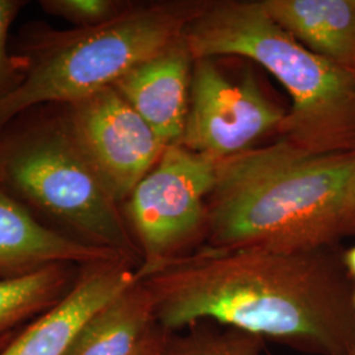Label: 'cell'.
<instances>
[{"instance_id":"16","label":"cell","mask_w":355,"mask_h":355,"mask_svg":"<svg viewBox=\"0 0 355 355\" xmlns=\"http://www.w3.org/2000/svg\"><path fill=\"white\" fill-rule=\"evenodd\" d=\"M40 8L61 17L74 28L101 26L125 12L133 4L121 0H41Z\"/></svg>"},{"instance_id":"7","label":"cell","mask_w":355,"mask_h":355,"mask_svg":"<svg viewBox=\"0 0 355 355\" xmlns=\"http://www.w3.org/2000/svg\"><path fill=\"white\" fill-rule=\"evenodd\" d=\"M58 105L79 152L121 205L167 145L114 86Z\"/></svg>"},{"instance_id":"23","label":"cell","mask_w":355,"mask_h":355,"mask_svg":"<svg viewBox=\"0 0 355 355\" xmlns=\"http://www.w3.org/2000/svg\"><path fill=\"white\" fill-rule=\"evenodd\" d=\"M354 303H355V288H354Z\"/></svg>"},{"instance_id":"19","label":"cell","mask_w":355,"mask_h":355,"mask_svg":"<svg viewBox=\"0 0 355 355\" xmlns=\"http://www.w3.org/2000/svg\"><path fill=\"white\" fill-rule=\"evenodd\" d=\"M343 237H347V236L355 237V171L349 184L345 208H343Z\"/></svg>"},{"instance_id":"10","label":"cell","mask_w":355,"mask_h":355,"mask_svg":"<svg viewBox=\"0 0 355 355\" xmlns=\"http://www.w3.org/2000/svg\"><path fill=\"white\" fill-rule=\"evenodd\" d=\"M192 67L193 58L182 37L114 85L167 146L179 144L184 132Z\"/></svg>"},{"instance_id":"21","label":"cell","mask_w":355,"mask_h":355,"mask_svg":"<svg viewBox=\"0 0 355 355\" xmlns=\"http://www.w3.org/2000/svg\"><path fill=\"white\" fill-rule=\"evenodd\" d=\"M20 330V329H19ZM17 330V331H19ZM17 331H12V333H8V334H6V336H3V337H0V352L8 345V343L12 340L13 337L16 336V333Z\"/></svg>"},{"instance_id":"12","label":"cell","mask_w":355,"mask_h":355,"mask_svg":"<svg viewBox=\"0 0 355 355\" xmlns=\"http://www.w3.org/2000/svg\"><path fill=\"white\" fill-rule=\"evenodd\" d=\"M308 51L355 76V0H261Z\"/></svg>"},{"instance_id":"8","label":"cell","mask_w":355,"mask_h":355,"mask_svg":"<svg viewBox=\"0 0 355 355\" xmlns=\"http://www.w3.org/2000/svg\"><path fill=\"white\" fill-rule=\"evenodd\" d=\"M286 114L267 99L253 76L234 80L212 60H195L179 145L220 162L253 149L268 132H279Z\"/></svg>"},{"instance_id":"9","label":"cell","mask_w":355,"mask_h":355,"mask_svg":"<svg viewBox=\"0 0 355 355\" xmlns=\"http://www.w3.org/2000/svg\"><path fill=\"white\" fill-rule=\"evenodd\" d=\"M137 279V267L125 258L78 267L71 290L19 330L0 355H67L87 320Z\"/></svg>"},{"instance_id":"2","label":"cell","mask_w":355,"mask_h":355,"mask_svg":"<svg viewBox=\"0 0 355 355\" xmlns=\"http://www.w3.org/2000/svg\"><path fill=\"white\" fill-rule=\"evenodd\" d=\"M355 152L312 154L286 141L217 162L205 245L305 250L337 246Z\"/></svg>"},{"instance_id":"4","label":"cell","mask_w":355,"mask_h":355,"mask_svg":"<svg viewBox=\"0 0 355 355\" xmlns=\"http://www.w3.org/2000/svg\"><path fill=\"white\" fill-rule=\"evenodd\" d=\"M207 1L133 3L89 28L23 26L11 51L23 71L20 87L0 103V128L28 110L86 98L114 83L183 37Z\"/></svg>"},{"instance_id":"22","label":"cell","mask_w":355,"mask_h":355,"mask_svg":"<svg viewBox=\"0 0 355 355\" xmlns=\"http://www.w3.org/2000/svg\"><path fill=\"white\" fill-rule=\"evenodd\" d=\"M350 355H355V350H354V352H353V353H352V354H350Z\"/></svg>"},{"instance_id":"15","label":"cell","mask_w":355,"mask_h":355,"mask_svg":"<svg viewBox=\"0 0 355 355\" xmlns=\"http://www.w3.org/2000/svg\"><path fill=\"white\" fill-rule=\"evenodd\" d=\"M265 343L250 333L200 321L171 331L161 355H267Z\"/></svg>"},{"instance_id":"5","label":"cell","mask_w":355,"mask_h":355,"mask_svg":"<svg viewBox=\"0 0 355 355\" xmlns=\"http://www.w3.org/2000/svg\"><path fill=\"white\" fill-rule=\"evenodd\" d=\"M0 187L51 228L140 268L121 205L79 152L58 104L28 110L0 128Z\"/></svg>"},{"instance_id":"3","label":"cell","mask_w":355,"mask_h":355,"mask_svg":"<svg viewBox=\"0 0 355 355\" xmlns=\"http://www.w3.org/2000/svg\"><path fill=\"white\" fill-rule=\"evenodd\" d=\"M195 60L237 55L275 76L291 98L280 140L312 154L355 152V76L308 51L262 1H207L183 33Z\"/></svg>"},{"instance_id":"13","label":"cell","mask_w":355,"mask_h":355,"mask_svg":"<svg viewBox=\"0 0 355 355\" xmlns=\"http://www.w3.org/2000/svg\"><path fill=\"white\" fill-rule=\"evenodd\" d=\"M157 324L152 293L137 279L87 320L67 355L133 354Z\"/></svg>"},{"instance_id":"1","label":"cell","mask_w":355,"mask_h":355,"mask_svg":"<svg viewBox=\"0 0 355 355\" xmlns=\"http://www.w3.org/2000/svg\"><path fill=\"white\" fill-rule=\"evenodd\" d=\"M140 280L168 331L211 321L305 355L355 350V282L338 245L274 250L203 243Z\"/></svg>"},{"instance_id":"6","label":"cell","mask_w":355,"mask_h":355,"mask_svg":"<svg viewBox=\"0 0 355 355\" xmlns=\"http://www.w3.org/2000/svg\"><path fill=\"white\" fill-rule=\"evenodd\" d=\"M216 170L215 159L168 145L121 204L142 257L139 279L203 245Z\"/></svg>"},{"instance_id":"17","label":"cell","mask_w":355,"mask_h":355,"mask_svg":"<svg viewBox=\"0 0 355 355\" xmlns=\"http://www.w3.org/2000/svg\"><path fill=\"white\" fill-rule=\"evenodd\" d=\"M26 0H0V103L10 98L23 82V71L11 51L10 31Z\"/></svg>"},{"instance_id":"14","label":"cell","mask_w":355,"mask_h":355,"mask_svg":"<svg viewBox=\"0 0 355 355\" xmlns=\"http://www.w3.org/2000/svg\"><path fill=\"white\" fill-rule=\"evenodd\" d=\"M78 267L54 263L33 272L0 278V337L21 329L71 290Z\"/></svg>"},{"instance_id":"20","label":"cell","mask_w":355,"mask_h":355,"mask_svg":"<svg viewBox=\"0 0 355 355\" xmlns=\"http://www.w3.org/2000/svg\"><path fill=\"white\" fill-rule=\"evenodd\" d=\"M343 262H345V266L347 268V272L350 274V277L355 282V246H353L349 250H346V252H343Z\"/></svg>"},{"instance_id":"11","label":"cell","mask_w":355,"mask_h":355,"mask_svg":"<svg viewBox=\"0 0 355 355\" xmlns=\"http://www.w3.org/2000/svg\"><path fill=\"white\" fill-rule=\"evenodd\" d=\"M114 258L124 257L51 228L0 187V278L20 277L54 263L82 266Z\"/></svg>"},{"instance_id":"18","label":"cell","mask_w":355,"mask_h":355,"mask_svg":"<svg viewBox=\"0 0 355 355\" xmlns=\"http://www.w3.org/2000/svg\"><path fill=\"white\" fill-rule=\"evenodd\" d=\"M171 331L157 324L146 338L141 343L137 350L130 355H161L165 350Z\"/></svg>"}]
</instances>
